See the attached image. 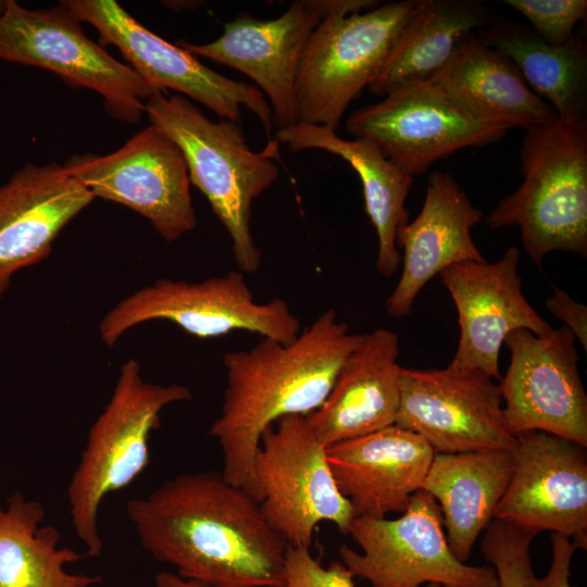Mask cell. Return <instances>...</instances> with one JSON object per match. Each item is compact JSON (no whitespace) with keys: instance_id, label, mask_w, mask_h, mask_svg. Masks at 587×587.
Masks as SVG:
<instances>
[{"instance_id":"cell-1","label":"cell","mask_w":587,"mask_h":587,"mask_svg":"<svg viewBox=\"0 0 587 587\" xmlns=\"http://www.w3.org/2000/svg\"><path fill=\"white\" fill-rule=\"evenodd\" d=\"M142 548L175 573L211 587H282L287 545L259 501L221 472L174 476L127 502Z\"/></svg>"},{"instance_id":"cell-2","label":"cell","mask_w":587,"mask_h":587,"mask_svg":"<svg viewBox=\"0 0 587 587\" xmlns=\"http://www.w3.org/2000/svg\"><path fill=\"white\" fill-rule=\"evenodd\" d=\"M364 336L327 309L288 344L261 338L224 355L226 388L209 434L220 446L227 483L253 496L252 461L264 430L282 417L316 411Z\"/></svg>"},{"instance_id":"cell-3","label":"cell","mask_w":587,"mask_h":587,"mask_svg":"<svg viewBox=\"0 0 587 587\" xmlns=\"http://www.w3.org/2000/svg\"><path fill=\"white\" fill-rule=\"evenodd\" d=\"M145 113L182 150L190 184L208 199L230 238L238 271L255 273L262 252L251 232L252 203L278 177L273 160L279 143L271 139L263 151L255 152L239 124L212 121L180 95L154 92L145 103Z\"/></svg>"},{"instance_id":"cell-4","label":"cell","mask_w":587,"mask_h":587,"mask_svg":"<svg viewBox=\"0 0 587 587\" xmlns=\"http://www.w3.org/2000/svg\"><path fill=\"white\" fill-rule=\"evenodd\" d=\"M524 180L485 217L490 229L517 226L538 266L552 251L587 257V118H562L525 129Z\"/></svg>"},{"instance_id":"cell-5","label":"cell","mask_w":587,"mask_h":587,"mask_svg":"<svg viewBox=\"0 0 587 587\" xmlns=\"http://www.w3.org/2000/svg\"><path fill=\"white\" fill-rule=\"evenodd\" d=\"M191 398L186 386L143 380L135 359L121 366L66 489L71 523L86 557H99L103 550L98 516L104 498L128 487L147 467L149 438L160 426L162 410Z\"/></svg>"},{"instance_id":"cell-6","label":"cell","mask_w":587,"mask_h":587,"mask_svg":"<svg viewBox=\"0 0 587 587\" xmlns=\"http://www.w3.org/2000/svg\"><path fill=\"white\" fill-rule=\"evenodd\" d=\"M0 60L41 67L72 88L96 91L107 113L125 123H137L146 101L158 91L91 40L79 18L62 1L49 9L30 10L15 0H4L0 11Z\"/></svg>"},{"instance_id":"cell-7","label":"cell","mask_w":587,"mask_h":587,"mask_svg":"<svg viewBox=\"0 0 587 587\" xmlns=\"http://www.w3.org/2000/svg\"><path fill=\"white\" fill-rule=\"evenodd\" d=\"M416 5L417 0L392 1L348 16L322 18L298 65L299 122L336 130L348 105L378 75Z\"/></svg>"},{"instance_id":"cell-8","label":"cell","mask_w":587,"mask_h":587,"mask_svg":"<svg viewBox=\"0 0 587 587\" xmlns=\"http://www.w3.org/2000/svg\"><path fill=\"white\" fill-rule=\"evenodd\" d=\"M252 489L264 519L289 547L310 548L322 522L348 534L355 517L326 447L303 415L282 417L264 430L252 461Z\"/></svg>"},{"instance_id":"cell-9","label":"cell","mask_w":587,"mask_h":587,"mask_svg":"<svg viewBox=\"0 0 587 587\" xmlns=\"http://www.w3.org/2000/svg\"><path fill=\"white\" fill-rule=\"evenodd\" d=\"M245 275L230 271L198 283L160 278L108 311L99 324L100 338L111 348L132 327L164 320L198 338L246 330L283 344L292 341L301 332L299 319L280 298L255 301Z\"/></svg>"},{"instance_id":"cell-10","label":"cell","mask_w":587,"mask_h":587,"mask_svg":"<svg viewBox=\"0 0 587 587\" xmlns=\"http://www.w3.org/2000/svg\"><path fill=\"white\" fill-rule=\"evenodd\" d=\"M348 534L361 552L341 546V563L372 587H499L491 565H467L451 552L437 501L420 489L395 520L355 516Z\"/></svg>"},{"instance_id":"cell-11","label":"cell","mask_w":587,"mask_h":587,"mask_svg":"<svg viewBox=\"0 0 587 587\" xmlns=\"http://www.w3.org/2000/svg\"><path fill=\"white\" fill-rule=\"evenodd\" d=\"M79 18L95 27L102 47L115 46L138 75L158 91L172 89L196 101L218 120L241 124V107L260 121L268 140L273 129L272 109L252 84L226 77L197 57L159 37L114 0H62Z\"/></svg>"},{"instance_id":"cell-12","label":"cell","mask_w":587,"mask_h":587,"mask_svg":"<svg viewBox=\"0 0 587 587\" xmlns=\"http://www.w3.org/2000/svg\"><path fill=\"white\" fill-rule=\"evenodd\" d=\"M63 166L95 197L128 207L146 217L168 242L197 226L185 157L152 124L114 152L73 154Z\"/></svg>"},{"instance_id":"cell-13","label":"cell","mask_w":587,"mask_h":587,"mask_svg":"<svg viewBox=\"0 0 587 587\" xmlns=\"http://www.w3.org/2000/svg\"><path fill=\"white\" fill-rule=\"evenodd\" d=\"M346 128L375 142L412 177L459 149L497 142L509 132L474 120L433 79L400 87L353 111Z\"/></svg>"},{"instance_id":"cell-14","label":"cell","mask_w":587,"mask_h":587,"mask_svg":"<svg viewBox=\"0 0 587 587\" xmlns=\"http://www.w3.org/2000/svg\"><path fill=\"white\" fill-rule=\"evenodd\" d=\"M503 345L510 363L498 385L511 434L541 430L587 448V395L573 334L565 326L541 336L521 328Z\"/></svg>"},{"instance_id":"cell-15","label":"cell","mask_w":587,"mask_h":587,"mask_svg":"<svg viewBox=\"0 0 587 587\" xmlns=\"http://www.w3.org/2000/svg\"><path fill=\"white\" fill-rule=\"evenodd\" d=\"M398 427L420 435L435 452L515 447L499 385L478 370L400 367Z\"/></svg>"},{"instance_id":"cell-16","label":"cell","mask_w":587,"mask_h":587,"mask_svg":"<svg viewBox=\"0 0 587 587\" xmlns=\"http://www.w3.org/2000/svg\"><path fill=\"white\" fill-rule=\"evenodd\" d=\"M514 469L494 519L549 530L587 548V453L565 438L529 430L515 436Z\"/></svg>"},{"instance_id":"cell-17","label":"cell","mask_w":587,"mask_h":587,"mask_svg":"<svg viewBox=\"0 0 587 587\" xmlns=\"http://www.w3.org/2000/svg\"><path fill=\"white\" fill-rule=\"evenodd\" d=\"M519 262V249L510 247L496 262L466 261L439 274L455 304L460 328L450 366L501 379L500 348L511 332L522 328L541 336L553 329L525 298Z\"/></svg>"},{"instance_id":"cell-18","label":"cell","mask_w":587,"mask_h":587,"mask_svg":"<svg viewBox=\"0 0 587 587\" xmlns=\"http://www.w3.org/2000/svg\"><path fill=\"white\" fill-rule=\"evenodd\" d=\"M321 18L304 0L295 1L274 20H257L240 13L224 24L223 34L208 43L179 40L177 45L195 57L247 75L264 95L273 113V125L284 128L299 122L295 84L303 48Z\"/></svg>"},{"instance_id":"cell-19","label":"cell","mask_w":587,"mask_h":587,"mask_svg":"<svg viewBox=\"0 0 587 587\" xmlns=\"http://www.w3.org/2000/svg\"><path fill=\"white\" fill-rule=\"evenodd\" d=\"M95 198L58 163H28L0 186V300L12 276L48 258L60 232Z\"/></svg>"},{"instance_id":"cell-20","label":"cell","mask_w":587,"mask_h":587,"mask_svg":"<svg viewBox=\"0 0 587 587\" xmlns=\"http://www.w3.org/2000/svg\"><path fill=\"white\" fill-rule=\"evenodd\" d=\"M482 217V210L451 175H429L421 212L396 234L397 247L403 251L402 272L386 300L388 315L401 319L411 313L423 287L447 267L485 260L471 235Z\"/></svg>"},{"instance_id":"cell-21","label":"cell","mask_w":587,"mask_h":587,"mask_svg":"<svg viewBox=\"0 0 587 587\" xmlns=\"http://www.w3.org/2000/svg\"><path fill=\"white\" fill-rule=\"evenodd\" d=\"M336 485L355 516L403 513L422 488L435 451L417 434L391 425L326 448Z\"/></svg>"},{"instance_id":"cell-22","label":"cell","mask_w":587,"mask_h":587,"mask_svg":"<svg viewBox=\"0 0 587 587\" xmlns=\"http://www.w3.org/2000/svg\"><path fill=\"white\" fill-rule=\"evenodd\" d=\"M399 336L365 334L344 363L323 404L307 416L324 447L395 425L400 400Z\"/></svg>"},{"instance_id":"cell-23","label":"cell","mask_w":587,"mask_h":587,"mask_svg":"<svg viewBox=\"0 0 587 587\" xmlns=\"http://www.w3.org/2000/svg\"><path fill=\"white\" fill-rule=\"evenodd\" d=\"M470 116L488 125L524 130L557 118L517 67L476 37H469L432 78Z\"/></svg>"},{"instance_id":"cell-24","label":"cell","mask_w":587,"mask_h":587,"mask_svg":"<svg viewBox=\"0 0 587 587\" xmlns=\"http://www.w3.org/2000/svg\"><path fill=\"white\" fill-rule=\"evenodd\" d=\"M274 139L292 152L320 149L351 165L362 183L365 211L378 239L375 267L385 277L394 276L401 264L396 234L409 222L404 204L413 177L388 160L372 140L344 139L326 126L298 122L277 129Z\"/></svg>"},{"instance_id":"cell-25","label":"cell","mask_w":587,"mask_h":587,"mask_svg":"<svg viewBox=\"0 0 587 587\" xmlns=\"http://www.w3.org/2000/svg\"><path fill=\"white\" fill-rule=\"evenodd\" d=\"M513 469L509 449L435 452L421 489L437 501L449 548L459 561L469 560L477 537L494 520Z\"/></svg>"},{"instance_id":"cell-26","label":"cell","mask_w":587,"mask_h":587,"mask_svg":"<svg viewBox=\"0 0 587 587\" xmlns=\"http://www.w3.org/2000/svg\"><path fill=\"white\" fill-rule=\"evenodd\" d=\"M488 8L478 0H417L378 75L372 93L432 79L474 29L487 23Z\"/></svg>"},{"instance_id":"cell-27","label":"cell","mask_w":587,"mask_h":587,"mask_svg":"<svg viewBox=\"0 0 587 587\" xmlns=\"http://www.w3.org/2000/svg\"><path fill=\"white\" fill-rule=\"evenodd\" d=\"M479 39L509 59L559 117L587 118L585 38L575 35L566 43L551 45L525 26L501 24L484 30Z\"/></svg>"},{"instance_id":"cell-28","label":"cell","mask_w":587,"mask_h":587,"mask_svg":"<svg viewBox=\"0 0 587 587\" xmlns=\"http://www.w3.org/2000/svg\"><path fill=\"white\" fill-rule=\"evenodd\" d=\"M40 502L15 492L0 505V587H92L101 577L72 574L66 566L84 558L59 546L61 534L42 525Z\"/></svg>"},{"instance_id":"cell-29","label":"cell","mask_w":587,"mask_h":587,"mask_svg":"<svg viewBox=\"0 0 587 587\" xmlns=\"http://www.w3.org/2000/svg\"><path fill=\"white\" fill-rule=\"evenodd\" d=\"M536 532L494 519L484 530L482 552L494 567L499 587H532L535 577L530 545Z\"/></svg>"},{"instance_id":"cell-30","label":"cell","mask_w":587,"mask_h":587,"mask_svg":"<svg viewBox=\"0 0 587 587\" xmlns=\"http://www.w3.org/2000/svg\"><path fill=\"white\" fill-rule=\"evenodd\" d=\"M532 24L533 30L551 45H563L574 36L576 24L586 18V0H504Z\"/></svg>"},{"instance_id":"cell-31","label":"cell","mask_w":587,"mask_h":587,"mask_svg":"<svg viewBox=\"0 0 587 587\" xmlns=\"http://www.w3.org/2000/svg\"><path fill=\"white\" fill-rule=\"evenodd\" d=\"M282 587H355L353 576L341 562L324 567L308 547L287 546ZM425 587H440L435 583Z\"/></svg>"},{"instance_id":"cell-32","label":"cell","mask_w":587,"mask_h":587,"mask_svg":"<svg viewBox=\"0 0 587 587\" xmlns=\"http://www.w3.org/2000/svg\"><path fill=\"white\" fill-rule=\"evenodd\" d=\"M546 308L573 334L587 350V308L575 301L566 291L554 288L545 301Z\"/></svg>"},{"instance_id":"cell-33","label":"cell","mask_w":587,"mask_h":587,"mask_svg":"<svg viewBox=\"0 0 587 587\" xmlns=\"http://www.w3.org/2000/svg\"><path fill=\"white\" fill-rule=\"evenodd\" d=\"M552 562L544 577H534L532 587H573L570 583L571 562L577 547L563 535L551 533Z\"/></svg>"},{"instance_id":"cell-34","label":"cell","mask_w":587,"mask_h":587,"mask_svg":"<svg viewBox=\"0 0 587 587\" xmlns=\"http://www.w3.org/2000/svg\"><path fill=\"white\" fill-rule=\"evenodd\" d=\"M308 8L324 18L328 15L348 16L354 13L370 11L378 7L379 1L373 0H304Z\"/></svg>"},{"instance_id":"cell-35","label":"cell","mask_w":587,"mask_h":587,"mask_svg":"<svg viewBox=\"0 0 587 587\" xmlns=\"http://www.w3.org/2000/svg\"><path fill=\"white\" fill-rule=\"evenodd\" d=\"M155 587H211L209 585L185 579L176 573L162 571L155 575Z\"/></svg>"},{"instance_id":"cell-36","label":"cell","mask_w":587,"mask_h":587,"mask_svg":"<svg viewBox=\"0 0 587 587\" xmlns=\"http://www.w3.org/2000/svg\"><path fill=\"white\" fill-rule=\"evenodd\" d=\"M3 4H4V0H0V11H1L2 8H3Z\"/></svg>"},{"instance_id":"cell-37","label":"cell","mask_w":587,"mask_h":587,"mask_svg":"<svg viewBox=\"0 0 587 587\" xmlns=\"http://www.w3.org/2000/svg\"><path fill=\"white\" fill-rule=\"evenodd\" d=\"M440 587H462V586H451V585H442Z\"/></svg>"}]
</instances>
